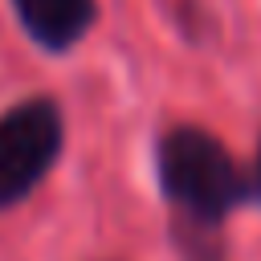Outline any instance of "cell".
Returning <instances> with one entry per match:
<instances>
[{"label":"cell","instance_id":"1","mask_svg":"<svg viewBox=\"0 0 261 261\" xmlns=\"http://www.w3.org/2000/svg\"><path fill=\"white\" fill-rule=\"evenodd\" d=\"M155 163L163 196L175 204L184 224L216 228L253 196V184L232 159V151L200 126H171L159 139Z\"/></svg>","mask_w":261,"mask_h":261},{"label":"cell","instance_id":"2","mask_svg":"<svg viewBox=\"0 0 261 261\" xmlns=\"http://www.w3.org/2000/svg\"><path fill=\"white\" fill-rule=\"evenodd\" d=\"M61 151V110L53 98H29L0 118V208L24 200Z\"/></svg>","mask_w":261,"mask_h":261},{"label":"cell","instance_id":"3","mask_svg":"<svg viewBox=\"0 0 261 261\" xmlns=\"http://www.w3.org/2000/svg\"><path fill=\"white\" fill-rule=\"evenodd\" d=\"M12 8L24 33L53 53H65L69 45H77L98 12L94 0H12Z\"/></svg>","mask_w":261,"mask_h":261},{"label":"cell","instance_id":"4","mask_svg":"<svg viewBox=\"0 0 261 261\" xmlns=\"http://www.w3.org/2000/svg\"><path fill=\"white\" fill-rule=\"evenodd\" d=\"M257 192H261V151H257Z\"/></svg>","mask_w":261,"mask_h":261}]
</instances>
